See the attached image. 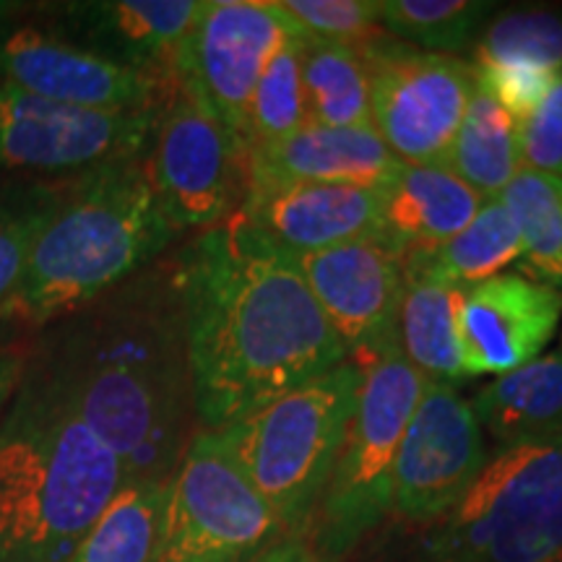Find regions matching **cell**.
Masks as SVG:
<instances>
[{
  "label": "cell",
  "instance_id": "obj_6",
  "mask_svg": "<svg viewBox=\"0 0 562 562\" xmlns=\"http://www.w3.org/2000/svg\"><path fill=\"white\" fill-rule=\"evenodd\" d=\"M422 562H562V438L501 446L446 516Z\"/></svg>",
  "mask_w": 562,
  "mask_h": 562
},
{
  "label": "cell",
  "instance_id": "obj_17",
  "mask_svg": "<svg viewBox=\"0 0 562 562\" xmlns=\"http://www.w3.org/2000/svg\"><path fill=\"white\" fill-rule=\"evenodd\" d=\"M237 220L284 256L326 250L378 237V191L318 182H263L245 188Z\"/></svg>",
  "mask_w": 562,
  "mask_h": 562
},
{
  "label": "cell",
  "instance_id": "obj_26",
  "mask_svg": "<svg viewBox=\"0 0 562 562\" xmlns=\"http://www.w3.org/2000/svg\"><path fill=\"white\" fill-rule=\"evenodd\" d=\"M518 256L521 237L501 199L484 201L474 220L448 243L432 250L409 252V258H417L435 277L459 290L497 277L505 266L516 263Z\"/></svg>",
  "mask_w": 562,
  "mask_h": 562
},
{
  "label": "cell",
  "instance_id": "obj_2",
  "mask_svg": "<svg viewBox=\"0 0 562 562\" xmlns=\"http://www.w3.org/2000/svg\"><path fill=\"white\" fill-rule=\"evenodd\" d=\"M123 484L58 362L24 372L0 419V562H68Z\"/></svg>",
  "mask_w": 562,
  "mask_h": 562
},
{
  "label": "cell",
  "instance_id": "obj_1",
  "mask_svg": "<svg viewBox=\"0 0 562 562\" xmlns=\"http://www.w3.org/2000/svg\"><path fill=\"white\" fill-rule=\"evenodd\" d=\"M172 290L195 417L211 432L347 360L294 263L237 216L180 252Z\"/></svg>",
  "mask_w": 562,
  "mask_h": 562
},
{
  "label": "cell",
  "instance_id": "obj_25",
  "mask_svg": "<svg viewBox=\"0 0 562 562\" xmlns=\"http://www.w3.org/2000/svg\"><path fill=\"white\" fill-rule=\"evenodd\" d=\"M501 201L521 237L516 263L531 281L562 292V180L521 167Z\"/></svg>",
  "mask_w": 562,
  "mask_h": 562
},
{
  "label": "cell",
  "instance_id": "obj_22",
  "mask_svg": "<svg viewBox=\"0 0 562 562\" xmlns=\"http://www.w3.org/2000/svg\"><path fill=\"white\" fill-rule=\"evenodd\" d=\"M469 404L501 446L562 438V355L552 351L497 375Z\"/></svg>",
  "mask_w": 562,
  "mask_h": 562
},
{
  "label": "cell",
  "instance_id": "obj_15",
  "mask_svg": "<svg viewBox=\"0 0 562 562\" xmlns=\"http://www.w3.org/2000/svg\"><path fill=\"white\" fill-rule=\"evenodd\" d=\"M318 302L344 351L368 357L396 347L404 258L381 240H351L334 248L286 256Z\"/></svg>",
  "mask_w": 562,
  "mask_h": 562
},
{
  "label": "cell",
  "instance_id": "obj_4",
  "mask_svg": "<svg viewBox=\"0 0 562 562\" xmlns=\"http://www.w3.org/2000/svg\"><path fill=\"white\" fill-rule=\"evenodd\" d=\"M175 237L146 172V154L76 172L63 182L0 321L47 323L76 311L157 258Z\"/></svg>",
  "mask_w": 562,
  "mask_h": 562
},
{
  "label": "cell",
  "instance_id": "obj_37",
  "mask_svg": "<svg viewBox=\"0 0 562 562\" xmlns=\"http://www.w3.org/2000/svg\"><path fill=\"white\" fill-rule=\"evenodd\" d=\"M9 9H11L9 3H0V16H5V13H9Z\"/></svg>",
  "mask_w": 562,
  "mask_h": 562
},
{
  "label": "cell",
  "instance_id": "obj_5",
  "mask_svg": "<svg viewBox=\"0 0 562 562\" xmlns=\"http://www.w3.org/2000/svg\"><path fill=\"white\" fill-rule=\"evenodd\" d=\"M362 370L344 360L263 409L216 430L286 537L305 539L355 414Z\"/></svg>",
  "mask_w": 562,
  "mask_h": 562
},
{
  "label": "cell",
  "instance_id": "obj_18",
  "mask_svg": "<svg viewBox=\"0 0 562 562\" xmlns=\"http://www.w3.org/2000/svg\"><path fill=\"white\" fill-rule=\"evenodd\" d=\"M203 0H91L66 5L70 42L125 68L172 79Z\"/></svg>",
  "mask_w": 562,
  "mask_h": 562
},
{
  "label": "cell",
  "instance_id": "obj_30",
  "mask_svg": "<svg viewBox=\"0 0 562 562\" xmlns=\"http://www.w3.org/2000/svg\"><path fill=\"white\" fill-rule=\"evenodd\" d=\"M495 9L482 0H383L381 21L393 37L425 53L451 55L469 45Z\"/></svg>",
  "mask_w": 562,
  "mask_h": 562
},
{
  "label": "cell",
  "instance_id": "obj_8",
  "mask_svg": "<svg viewBox=\"0 0 562 562\" xmlns=\"http://www.w3.org/2000/svg\"><path fill=\"white\" fill-rule=\"evenodd\" d=\"M286 531L227 453L195 432L165 490L154 562H258Z\"/></svg>",
  "mask_w": 562,
  "mask_h": 562
},
{
  "label": "cell",
  "instance_id": "obj_28",
  "mask_svg": "<svg viewBox=\"0 0 562 562\" xmlns=\"http://www.w3.org/2000/svg\"><path fill=\"white\" fill-rule=\"evenodd\" d=\"M472 66H526L562 76V9L529 5L497 13L480 32Z\"/></svg>",
  "mask_w": 562,
  "mask_h": 562
},
{
  "label": "cell",
  "instance_id": "obj_19",
  "mask_svg": "<svg viewBox=\"0 0 562 562\" xmlns=\"http://www.w3.org/2000/svg\"><path fill=\"white\" fill-rule=\"evenodd\" d=\"M402 161L375 128L305 125L277 144L248 149V182H318L381 191Z\"/></svg>",
  "mask_w": 562,
  "mask_h": 562
},
{
  "label": "cell",
  "instance_id": "obj_24",
  "mask_svg": "<svg viewBox=\"0 0 562 562\" xmlns=\"http://www.w3.org/2000/svg\"><path fill=\"white\" fill-rule=\"evenodd\" d=\"M302 89L307 123L323 128H368L370 74L360 47L305 37Z\"/></svg>",
  "mask_w": 562,
  "mask_h": 562
},
{
  "label": "cell",
  "instance_id": "obj_20",
  "mask_svg": "<svg viewBox=\"0 0 562 562\" xmlns=\"http://www.w3.org/2000/svg\"><path fill=\"white\" fill-rule=\"evenodd\" d=\"M480 199L446 165H404L378 191V237L398 256L432 250L474 220Z\"/></svg>",
  "mask_w": 562,
  "mask_h": 562
},
{
  "label": "cell",
  "instance_id": "obj_29",
  "mask_svg": "<svg viewBox=\"0 0 562 562\" xmlns=\"http://www.w3.org/2000/svg\"><path fill=\"white\" fill-rule=\"evenodd\" d=\"M302 45L305 34L294 30L266 63L248 110V149L277 144L311 125L302 89Z\"/></svg>",
  "mask_w": 562,
  "mask_h": 562
},
{
  "label": "cell",
  "instance_id": "obj_31",
  "mask_svg": "<svg viewBox=\"0 0 562 562\" xmlns=\"http://www.w3.org/2000/svg\"><path fill=\"white\" fill-rule=\"evenodd\" d=\"M53 182H9L0 186V307L24 279L32 248L60 201Z\"/></svg>",
  "mask_w": 562,
  "mask_h": 562
},
{
  "label": "cell",
  "instance_id": "obj_36",
  "mask_svg": "<svg viewBox=\"0 0 562 562\" xmlns=\"http://www.w3.org/2000/svg\"><path fill=\"white\" fill-rule=\"evenodd\" d=\"M258 562H326L313 552V547L305 539H281V542L263 554Z\"/></svg>",
  "mask_w": 562,
  "mask_h": 562
},
{
  "label": "cell",
  "instance_id": "obj_11",
  "mask_svg": "<svg viewBox=\"0 0 562 562\" xmlns=\"http://www.w3.org/2000/svg\"><path fill=\"white\" fill-rule=\"evenodd\" d=\"M294 32L273 0H203L172 63V79L248 149V110L266 63Z\"/></svg>",
  "mask_w": 562,
  "mask_h": 562
},
{
  "label": "cell",
  "instance_id": "obj_21",
  "mask_svg": "<svg viewBox=\"0 0 562 562\" xmlns=\"http://www.w3.org/2000/svg\"><path fill=\"white\" fill-rule=\"evenodd\" d=\"M463 290L448 284L404 256V290L398 302L396 341L406 362L430 383H459L463 378L456 341V311Z\"/></svg>",
  "mask_w": 562,
  "mask_h": 562
},
{
  "label": "cell",
  "instance_id": "obj_38",
  "mask_svg": "<svg viewBox=\"0 0 562 562\" xmlns=\"http://www.w3.org/2000/svg\"><path fill=\"white\" fill-rule=\"evenodd\" d=\"M560 355H562V341H560Z\"/></svg>",
  "mask_w": 562,
  "mask_h": 562
},
{
  "label": "cell",
  "instance_id": "obj_32",
  "mask_svg": "<svg viewBox=\"0 0 562 562\" xmlns=\"http://www.w3.org/2000/svg\"><path fill=\"white\" fill-rule=\"evenodd\" d=\"M383 0H279L277 9L305 37L362 45L381 21Z\"/></svg>",
  "mask_w": 562,
  "mask_h": 562
},
{
  "label": "cell",
  "instance_id": "obj_27",
  "mask_svg": "<svg viewBox=\"0 0 562 562\" xmlns=\"http://www.w3.org/2000/svg\"><path fill=\"white\" fill-rule=\"evenodd\" d=\"M167 482H125L68 562H154Z\"/></svg>",
  "mask_w": 562,
  "mask_h": 562
},
{
  "label": "cell",
  "instance_id": "obj_3",
  "mask_svg": "<svg viewBox=\"0 0 562 562\" xmlns=\"http://www.w3.org/2000/svg\"><path fill=\"white\" fill-rule=\"evenodd\" d=\"M178 300V297H175ZM83 425L121 461L125 482H167L195 412L180 307L102 321L58 362Z\"/></svg>",
  "mask_w": 562,
  "mask_h": 562
},
{
  "label": "cell",
  "instance_id": "obj_34",
  "mask_svg": "<svg viewBox=\"0 0 562 562\" xmlns=\"http://www.w3.org/2000/svg\"><path fill=\"white\" fill-rule=\"evenodd\" d=\"M472 70L474 81L484 91H490L495 102L503 110H508L518 123L537 110V104L544 100L547 91L558 81L544 70L526 66H472Z\"/></svg>",
  "mask_w": 562,
  "mask_h": 562
},
{
  "label": "cell",
  "instance_id": "obj_13",
  "mask_svg": "<svg viewBox=\"0 0 562 562\" xmlns=\"http://www.w3.org/2000/svg\"><path fill=\"white\" fill-rule=\"evenodd\" d=\"M484 461L472 404L456 385L427 381L396 453L391 508L412 524H435L472 487Z\"/></svg>",
  "mask_w": 562,
  "mask_h": 562
},
{
  "label": "cell",
  "instance_id": "obj_14",
  "mask_svg": "<svg viewBox=\"0 0 562 562\" xmlns=\"http://www.w3.org/2000/svg\"><path fill=\"white\" fill-rule=\"evenodd\" d=\"M0 81L83 110L161 108L172 81L125 68L37 26H0Z\"/></svg>",
  "mask_w": 562,
  "mask_h": 562
},
{
  "label": "cell",
  "instance_id": "obj_16",
  "mask_svg": "<svg viewBox=\"0 0 562 562\" xmlns=\"http://www.w3.org/2000/svg\"><path fill=\"white\" fill-rule=\"evenodd\" d=\"M562 315V292L521 273H497L463 290L456 341L463 378L505 375L539 357Z\"/></svg>",
  "mask_w": 562,
  "mask_h": 562
},
{
  "label": "cell",
  "instance_id": "obj_12",
  "mask_svg": "<svg viewBox=\"0 0 562 562\" xmlns=\"http://www.w3.org/2000/svg\"><path fill=\"white\" fill-rule=\"evenodd\" d=\"M159 110L70 108L0 81V170L83 172L138 157L149 149Z\"/></svg>",
  "mask_w": 562,
  "mask_h": 562
},
{
  "label": "cell",
  "instance_id": "obj_23",
  "mask_svg": "<svg viewBox=\"0 0 562 562\" xmlns=\"http://www.w3.org/2000/svg\"><path fill=\"white\" fill-rule=\"evenodd\" d=\"M442 165L484 201L501 199L521 170L518 121L476 81Z\"/></svg>",
  "mask_w": 562,
  "mask_h": 562
},
{
  "label": "cell",
  "instance_id": "obj_35",
  "mask_svg": "<svg viewBox=\"0 0 562 562\" xmlns=\"http://www.w3.org/2000/svg\"><path fill=\"white\" fill-rule=\"evenodd\" d=\"M24 372V357L16 351H0V414L9 409L11 398L16 396Z\"/></svg>",
  "mask_w": 562,
  "mask_h": 562
},
{
  "label": "cell",
  "instance_id": "obj_7",
  "mask_svg": "<svg viewBox=\"0 0 562 562\" xmlns=\"http://www.w3.org/2000/svg\"><path fill=\"white\" fill-rule=\"evenodd\" d=\"M362 364L355 414L305 537L326 562L347 558L391 510L398 446L427 385L398 344Z\"/></svg>",
  "mask_w": 562,
  "mask_h": 562
},
{
  "label": "cell",
  "instance_id": "obj_10",
  "mask_svg": "<svg viewBox=\"0 0 562 562\" xmlns=\"http://www.w3.org/2000/svg\"><path fill=\"white\" fill-rule=\"evenodd\" d=\"M357 47L370 74V121L383 144L404 165H442L472 97V66L381 34Z\"/></svg>",
  "mask_w": 562,
  "mask_h": 562
},
{
  "label": "cell",
  "instance_id": "obj_33",
  "mask_svg": "<svg viewBox=\"0 0 562 562\" xmlns=\"http://www.w3.org/2000/svg\"><path fill=\"white\" fill-rule=\"evenodd\" d=\"M521 167L562 180V76L526 121L518 123Z\"/></svg>",
  "mask_w": 562,
  "mask_h": 562
},
{
  "label": "cell",
  "instance_id": "obj_9",
  "mask_svg": "<svg viewBox=\"0 0 562 562\" xmlns=\"http://www.w3.org/2000/svg\"><path fill=\"white\" fill-rule=\"evenodd\" d=\"M146 172L175 232H203L240 209L248 188V149L191 89L172 81L146 149Z\"/></svg>",
  "mask_w": 562,
  "mask_h": 562
}]
</instances>
